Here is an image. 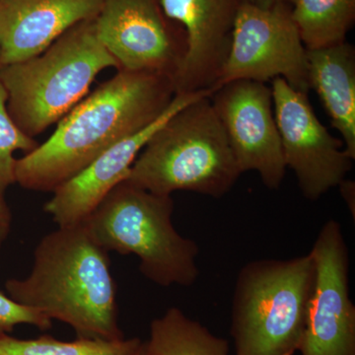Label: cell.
Wrapping results in <instances>:
<instances>
[{"label": "cell", "instance_id": "5b68a950", "mask_svg": "<svg viewBox=\"0 0 355 355\" xmlns=\"http://www.w3.org/2000/svg\"><path fill=\"white\" fill-rule=\"evenodd\" d=\"M171 196L121 182L98 205L84 224L107 252L139 259L144 277L159 286H191L200 270V248L173 224Z\"/></svg>", "mask_w": 355, "mask_h": 355}, {"label": "cell", "instance_id": "d6986e66", "mask_svg": "<svg viewBox=\"0 0 355 355\" xmlns=\"http://www.w3.org/2000/svg\"><path fill=\"white\" fill-rule=\"evenodd\" d=\"M40 146L36 139L26 135L16 125L7 111V93L0 83V196L15 184L16 151L26 153Z\"/></svg>", "mask_w": 355, "mask_h": 355}, {"label": "cell", "instance_id": "e0dca14e", "mask_svg": "<svg viewBox=\"0 0 355 355\" xmlns=\"http://www.w3.org/2000/svg\"><path fill=\"white\" fill-rule=\"evenodd\" d=\"M291 17L307 51L347 42L355 22V0H291Z\"/></svg>", "mask_w": 355, "mask_h": 355}, {"label": "cell", "instance_id": "30bf717a", "mask_svg": "<svg viewBox=\"0 0 355 355\" xmlns=\"http://www.w3.org/2000/svg\"><path fill=\"white\" fill-rule=\"evenodd\" d=\"M316 279L301 355H355V306L349 294V254L342 226L328 220L310 251Z\"/></svg>", "mask_w": 355, "mask_h": 355}, {"label": "cell", "instance_id": "cb8c5ba5", "mask_svg": "<svg viewBox=\"0 0 355 355\" xmlns=\"http://www.w3.org/2000/svg\"><path fill=\"white\" fill-rule=\"evenodd\" d=\"M135 355H147L146 342L142 343V345L140 347L139 352H137Z\"/></svg>", "mask_w": 355, "mask_h": 355}, {"label": "cell", "instance_id": "4fadbf2b", "mask_svg": "<svg viewBox=\"0 0 355 355\" xmlns=\"http://www.w3.org/2000/svg\"><path fill=\"white\" fill-rule=\"evenodd\" d=\"M242 0H161L166 15L184 28L187 53L176 93L214 90L230 51Z\"/></svg>", "mask_w": 355, "mask_h": 355}, {"label": "cell", "instance_id": "8992f818", "mask_svg": "<svg viewBox=\"0 0 355 355\" xmlns=\"http://www.w3.org/2000/svg\"><path fill=\"white\" fill-rule=\"evenodd\" d=\"M316 279L310 252L246 263L236 279L231 336L236 355H294L300 349Z\"/></svg>", "mask_w": 355, "mask_h": 355}, {"label": "cell", "instance_id": "8fae6325", "mask_svg": "<svg viewBox=\"0 0 355 355\" xmlns=\"http://www.w3.org/2000/svg\"><path fill=\"white\" fill-rule=\"evenodd\" d=\"M238 167L254 171L270 190H279L286 176L272 88L254 80L223 84L210 95Z\"/></svg>", "mask_w": 355, "mask_h": 355}, {"label": "cell", "instance_id": "603a6c76", "mask_svg": "<svg viewBox=\"0 0 355 355\" xmlns=\"http://www.w3.org/2000/svg\"><path fill=\"white\" fill-rule=\"evenodd\" d=\"M245 3L251 4V6L260 7V8H270L275 4L282 3V2H289L291 0H242Z\"/></svg>", "mask_w": 355, "mask_h": 355}, {"label": "cell", "instance_id": "5bb4252c", "mask_svg": "<svg viewBox=\"0 0 355 355\" xmlns=\"http://www.w3.org/2000/svg\"><path fill=\"white\" fill-rule=\"evenodd\" d=\"M103 0H0V67L44 53L67 30L97 18Z\"/></svg>", "mask_w": 355, "mask_h": 355}, {"label": "cell", "instance_id": "3957f363", "mask_svg": "<svg viewBox=\"0 0 355 355\" xmlns=\"http://www.w3.org/2000/svg\"><path fill=\"white\" fill-rule=\"evenodd\" d=\"M241 175L210 96H205L156 130L127 180L157 195L184 191L220 198Z\"/></svg>", "mask_w": 355, "mask_h": 355}, {"label": "cell", "instance_id": "9a60e30c", "mask_svg": "<svg viewBox=\"0 0 355 355\" xmlns=\"http://www.w3.org/2000/svg\"><path fill=\"white\" fill-rule=\"evenodd\" d=\"M310 89L323 103L331 125L342 135L345 151L355 159V49L342 44L307 51Z\"/></svg>", "mask_w": 355, "mask_h": 355}, {"label": "cell", "instance_id": "52a82bcc", "mask_svg": "<svg viewBox=\"0 0 355 355\" xmlns=\"http://www.w3.org/2000/svg\"><path fill=\"white\" fill-rule=\"evenodd\" d=\"M275 78L284 79L300 92H309L307 50L292 20L291 4L260 8L243 2L214 90L236 80L266 83Z\"/></svg>", "mask_w": 355, "mask_h": 355}, {"label": "cell", "instance_id": "9c48e42d", "mask_svg": "<svg viewBox=\"0 0 355 355\" xmlns=\"http://www.w3.org/2000/svg\"><path fill=\"white\" fill-rule=\"evenodd\" d=\"M273 111L286 168L293 171L303 197L317 200L345 180L354 159L343 140L317 118L306 93L282 78L272 81Z\"/></svg>", "mask_w": 355, "mask_h": 355}, {"label": "cell", "instance_id": "2e32d148", "mask_svg": "<svg viewBox=\"0 0 355 355\" xmlns=\"http://www.w3.org/2000/svg\"><path fill=\"white\" fill-rule=\"evenodd\" d=\"M147 355H229L228 340L214 336L177 307L150 324Z\"/></svg>", "mask_w": 355, "mask_h": 355}, {"label": "cell", "instance_id": "ba28073f", "mask_svg": "<svg viewBox=\"0 0 355 355\" xmlns=\"http://www.w3.org/2000/svg\"><path fill=\"white\" fill-rule=\"evenodd\" d=\"M95 23L120 69L156 72L176 81L186 58V32L166 15L161 0H103Z\"/></svg>", "mask_w": 355, "mask_h": 355}, {"label": "cell", "instance_id": "7402d4cb", "mask_svg": "<svg viewBox=\"0 0 355 355\" xmlns=\"http://www.w3.org/2000/svg\"><path fill=\"white\" fill-rule=\"evenodd\" d=\"M340 188V193L342 197L347 203L350 214H352V217L355 219V186L354 182L349 181V180H343L342 183L338 184Z\"/></svg>", "mask_w": 355, "mask_h": 355}, {"label": "cell", "instance_id": "277c9868", "mask_svg": "<svg viewBox=\"0 0 355 355\" xmlns=\"http://www.w3.org/2000/svg\"><path fill=\"white\" fill-rule=\"evenodd\" d=\"M120 65L100 41L95 19L67 30L41 55L0 67L7 111L35 139L87 95L100 72Z\"/></svg>", "mask_w": 355, "mask_h": 355}, {"label": "cell", "instance_id": "6da1fadb", "mask_svg": "<svg viewBox=\"0 0 355 355\" xmlns=\"http://www.w3.org/2000/svg\"><path fill=\"white\" fill-rule=\"evenodd\" d=\"M176 94L171 77L118 70L65 114L50 139L16 160L15 183L53 193L114 144L158 120Z\"/></svg>", "mask_w": 355, "mask_h": 355}, {"label": "cell", "instance_id": "ac0fdd59", "mask_svg": "<svg viewBox=\"0 0 355 355\" xmlns=\"http://www.w3.org/2000/svg\"><path fill=\"white\" fill-rule=\"evenodd\" d=\"M142 343L139 338L116 340L77 338L64 342L49 335L28 340L0 335V355H135Z\"/></svg>", "mask_w": 355, "mask_h": 355}, {"label": "cell", "instance_id": "44dd1931", "mask_svg": "<svg viewBox=\"0 0 355 355\" xmlns=\"http://www.w3.org/2000/svg\"><path fill=\"white\" fill-rule=\"evenodd\" d=\"M12 228V214L3 196H0V254L10 235Z\"/></svg>", "mask_w": 355, "mask_h": 355}, {"label": "cell", "instance_id": "7a4b0ae2", "mask_svg": "<svg viewBox=\"0 0 355 355\" xmlns=\"http://www.w3.org/2000/svg\"><path fill=\"white\" fill-rule=\"evenodd\" d=\"M6 289L16 302L69 324L77 338H125L109 252L84 223L58 226L44 235L35 248L31 272L7 280Z\"/></svg>", "mask_w": 355, "mask_h": 355}, {"label": "cell", "instance_id": "7c38bea8", "mask_svg": "<svg viewBox=\"0 0 355 355\" xmlns=\"http://www.w3.org/2000/svg\"><path fill=\"white\" fill-rule=\"evenodd\" d=\"M211 93V90L177 93L158 120L114 144L76 177L55 189L51 200L44 203V211L58 226L84 223L110 191L128 179L133 163L156 130L179 110Z\"/></svg>", "mask_w": 355, "mask_h": 355}, {"label": "cell", "instance_id": "ffe728a7", "mask_svg": "<svg viewBox=\"0 0 355 355\" xmlns=\"http://www.w3.org/2000/svg\"><path fill=\"white\" fill-rule=\"evenodd\" d=\"M53 321L43 313L13 300L0 291V335H9L16 326L31 324L40 330H49Z\"/></svg>", "mask_w": 355, "mask_h": 355}]
</instances>
